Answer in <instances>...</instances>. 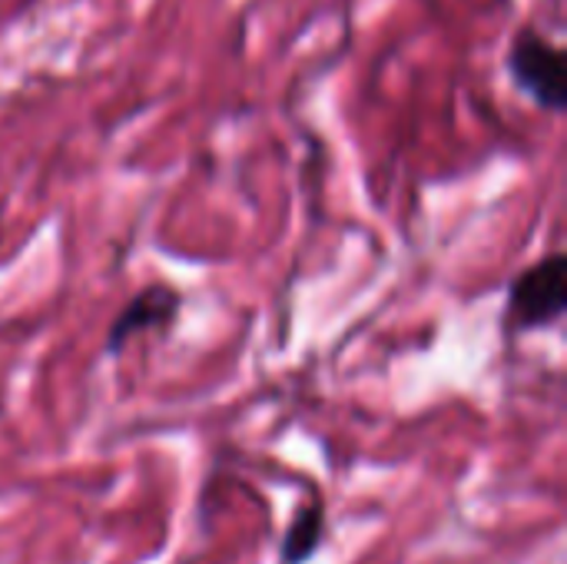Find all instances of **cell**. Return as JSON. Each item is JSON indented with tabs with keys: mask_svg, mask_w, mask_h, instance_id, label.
<instances>
[{
	"mask_svg": "<svg viewBox=\"0 0 567 564\" xmlns=\"http://www.w3.org/2000/svg\"><path fill=\"white\" fill-rule=\"evenodd\" d=\"M179 293L169 286H150L143 293H136L126 309L113 319L110 332H106V352H120L133 336L146 332V329H159L169 326L179 312Z\"/></svg>",
	"mask_w": 567,
	"mask_h": 564,
	"instance_id": "cell-3",
	"label": "cell"
},
{
	"mask_svg": "<svg viewBox=\"0 0 567 564\" xmlns=\"http://www.w3.org/2000/svg\"><path fill=\"white\" fill-rule=\"evenodd\" d=\"M567 309V259L551 253L532 263L512 286L505 322L512 332H535L555 326Z\"/></svg>",
	"mask_w": 567,
	"mask_h": 564,
	"instance_id": "cell-1",
	"label": "cell"
},
{
	"mask_svg": "<svg viewBox=\"0 0 567 564\" xmlns=\"http://www.w3.org/2000/svg\"><path fill=\"white\" fill-rule=\"evenodd\" d=\"M508 73L515 86L542 110L561 113L567 106V60L565 50L545 33L525 27L508 47Z\"/></svg>",
	"mask_w": 567,
	"mask_h": 564,
	"instance_id": "cell-2",
	"label": "cell"
},
{
	"mask_svg": "<svg viewBox=\"0 0 567 564\" xmlns=\"http://www.w3.org/2000/svg\"><path fill=\"white\" fill-rule=\"evenodd\" d=\"M322 532H326V512H322L319 505L302 509V512L292 519V525L286 529V539H282V548H279L282 562L286 564L309 562V558L316 555V548L322 545Z\"/></svg>",
	"mask_w": 567,
	"mask_h": 564,
	"instance_id": "cell-4",
	"label": "cell"
}]
</instances>
